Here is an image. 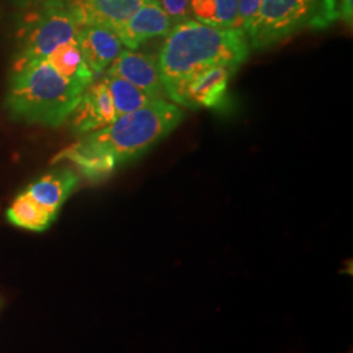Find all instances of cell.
Returning a JSON list of instances; mask_svg holds the SVG:
<instances>
[{
  "mask_svg": "<svg viewBox=\"0 0 353 353\" xmlns=\"http://www.w3.org/2000/svg\"><path fill=\"white\" fill-rule=\"evenodd\" d=\"M185 114L174 102L157 100L132 113L118 117L110 125L58 152L52 163L70 161L92 182L112 176L121 165L138 160L169 137Z\"/></svg>",
  "mask_w": 353,
  "mask_h": 353,
  "instance_id": "cell-1",
  "label": "cell"
},
{
  "mask_svg": "<svg viewBox=\"0 0 353 353\" xmlns=\"http://www.w3.org/2000/svg\"><path fill=\"white\" fill-rule=\"evenodd\" d=\"M250 54L242 29H223L189 19L173 26L157 55L165 94L174 96L191 76L203 70L228 65L239 70Z\"/></svg>",
  "mask_w": 353,
  "mask_h": 353,
  "instance_id": "cell-2",
  "label": "cell"
},
{
  "mask_svg": "<svg viewBox=\"0 0 353 353\" xmlns=\"http://www.w3.org/2000/svg\"><path fill=\"white\" fill-rule=\"evenodd\" d=\"M85 89L59 75L46 59L12 67L4 106L10 117L30 125L58 127Z\"/></svg>",
  "mask_w": 353,
  "mask_h": 353,
  "instance_id": "cell-3",
  "label": "cell"
},
{
  "mask_svg": "<svg viewBox=\"0 0 353 353\" xmlns=\"http://www.w3.org/2000/svg\"><path fill=\"white\" fill-rule=\"evenodd\" d=\"M339 0H262L245 32L250 49L267 50L306 30H323L339 20Z\"/></svg>",
  "mask_w": 353,
  "mask_h": 353,
  "instance_id": "cell-4",
  "label": "cell"
},
{
  "mask_svg": "<svg viewBox=\"0 0 353 353\" xmlns=\"http://www.w3.org/2000/svg\"><path fill=\"white\" fill-rule=\"evenodd\" d=\"M26 10L17 32L12 67L46 59L58 46L76 39L80 28L63 3Z\"/></svg>",
  "mask_w": 353,
  "mask_h": 353,
  "instance_id": "cell-5",
  "label": "cell"
},
{
  "mask_svg": "<svg viewBox=\"0 0 353 353\" xmlns=\"http://www.w3.org/2000/svg\"><path fill=\"white\" fill-rule=\"evenodd\" d=\"M237 70L216 65L191 76L170 99L176 105L188 109H214L227 97L228 84Z\"/></svg>",
  "mask_w": 353,
  "mask_h": 353,
  "instance_id": "cell-6",
  "label": "cell"
},
{
  "mask_svg": "<svg viewBox=\"0 0 353 353\" xmlns=\"http://www.w3.org/2000/svg\"><path fill=\"white\" fill-rule=\"evenodd\" d=\"M117 118L112 96L100 79L83 92L68 123L75 134L85 135L110 125Z\"/></svg>",
  "mask_w": 353,
  "mask_h": 353,
  "instance_id": "cell-7",
  "label": "cell"
},
{
  "mask_svg": "<svg viewBox=\"0 0 353 353\" xmlns=\"http://www.w3.org/2000/svg\"><path fill=\"white\" fill-rule=\"evenodd\" d=\"M106 72L125 79L156 100H165L166 97L157 58L153 55L128 49L122 50Z\"/></svg>",
  "mask_w": 353,
  "mask_h": 353,
  "instance_id": "cell-8",
  "label": "cell"
},
{
  "mask_svg": "<svg viewBox=\"0 0 353 353\" xmlns=\"http://www.w3.org/2000/svg\"><path fill=\"white\" fill-rule=\"evenodd\" d=\"M173 26L174 23L161 8L159 0H145L117 34L128 50H137L153 38L166 37Z\"/></svg>",
  "mask_w": 353,
  "mask_h": 353,
  "instance_id": "cell-9",
  "label": "cell"
},
{
  "mask_svg": "<svg viewBox=\"0 0 353 353\" xmlns=\"http://www.w3.org/2000/svg\"><path fill=\"white\" fill-rule=\"evenodd\" d=\"M145 0H64L79 26H101L115 33Z\"/></svg>",
  "mask_w": 353,
  "mask_h": 353,
  "instance_id": "cell-10",
  "label": "cell"
},
{
  "mask_svg": "<svg viewBox=\"0 0 353 353\" xmlns=\"http://www.w3.org/2000/svg\"><path fill=\"white\" fill-rule=\"evenodd\" d=\"M76 42L94 77L103 74L125 48L114 30L101 26H80Z\"/></svg>",
  "mask_w": 353,
  "mask_h": 353,
  "instance_id": "cell-11",
  "label": "cell"
},
{
  "mask_svg": "<svg viewBox=\"0 0 353 353\" xmlns=\"http://www.w3.org/2000/svg\"><path fill=\"white\" fill-rule=\"evenodd\" d=\"M80 178L71 169H57L39 176L26 191L52 216H58L62 205L74 194Z\"/></svg>",
  "mask_w": 353,
  "mask_h": 353,
  "instance_id": "cell-12",
  "label": "cell"
},
{
  "mask_svg": "<svg viewBox=\"0 0 353 353\" xmlns=\"http://www.w3.org/2000/svg\"><path fill=\"white\" fill-rule=\"evenodd\" d=\"M46 61L59 75L83 89L88 88L94 81V75L85 62L76 39L58 46Z\"/></svg>",
  "mask_w": 353,
  "mask_h": 353,
  "instance_id": "cell-13",
  "label": "cell"
},
{
  "mask_svg": "<svg viewBox=\"0 0 353 353\" xmlns=\"http://www.w3.org/2000/svg\"><path fill=\"white\" fill-rule=\"evenodd\" d=\"M6 217L13 227L30 232H45L57 219L41 207L26 190L21 191L6 211Z\"/></svg>",
  "mask_w": 353,
  "mask_h": 353,
  "instance_id": "cell-14",
  "label": "cell"
},
{
  "mask_svg": "<svg viewBox=\"0 0 353 353\" xmlns=\"http://www.w3.org/2000/svg\"><path fill=\"white\" fill-rule=\"evenodd\" d=\"M190 14L207 26L240 29L239 0H190Z\"/></svg>",
  "mask_w": 353,
  "mask_h": 353,
  "instance_id": "cell-15",
  "label": "cell"
},
{
  "mask_svg": "<svg viewBox=\"0 0 353 353\" xmlns=\"http://www.w3.org/2000/svg\"><path fill=\"white\" fill-rule=\"evenodd\" d=\"M101 80L112 96L117 117L132 113L157 101L156 99L119 76L112 75L105 71L101 76Z\"/></svg>",
  "mask_w": 353,
  "mask_h": 353,
  "instance_id": "cell-16",
  "label": "cell"
},
{
  "mask_svg": "<svg viewBox=\"0 0 353 353\" xmlns=\"http://www.w3.org/2000/svg\"><path fill=\"white\" fill-rule=\"evenodd\" d=\"M159 3L174 26L191 19L190 0H159Z\"/></svg>",
  "mask_w": 353,
  "mask_h": 353,
  "instance_id": "cell-17",
  "label": "cell"
},
{
  "mask_svg": "<svg viewBox=\"0 0 353 353\" xmlns=\"http://www.w3.org/2000/svg\"><path fill=\"white\" fill-rule=\"evenodd\" d=\"M262 0H239V28L243 32L248 30L255 19Z\"/></svg>",
  "mask_w": 353,
  "mask_h": 353,
  "instance_id": "cell-18",
  "label": "cell"
},
{
  "mask_svg": "<svg viewBox=\"0 0 353 353\" xmlns=\"http://www.w3.org/2000/svg\"><path fill=\"white\" fill-rule=\"evenodd\" d=\"M339 20H343L347 26H352L353 0H339Z\"/></svg>",
  "mask_w": 353,
  "mask_h": 353,
  "instance_id": "cell-19",
  "label": "cell"
},
{
  "mask_svg": "<svg viewBox=\"0 0 353 353\" xmlns=\"http://www.w3.org/2000/svg\"><path fill=\"white\" fill-rule=\"evenodd\" d=\"M64 0H19L20 6L23 8H34V7H42L49 4H58L63 3Z\"/></svg>",
  "mask_w": 353,
  "mask_h": 353,
  "instance_id": "cell-20",
  "label": "cell"
}]
</instances>
